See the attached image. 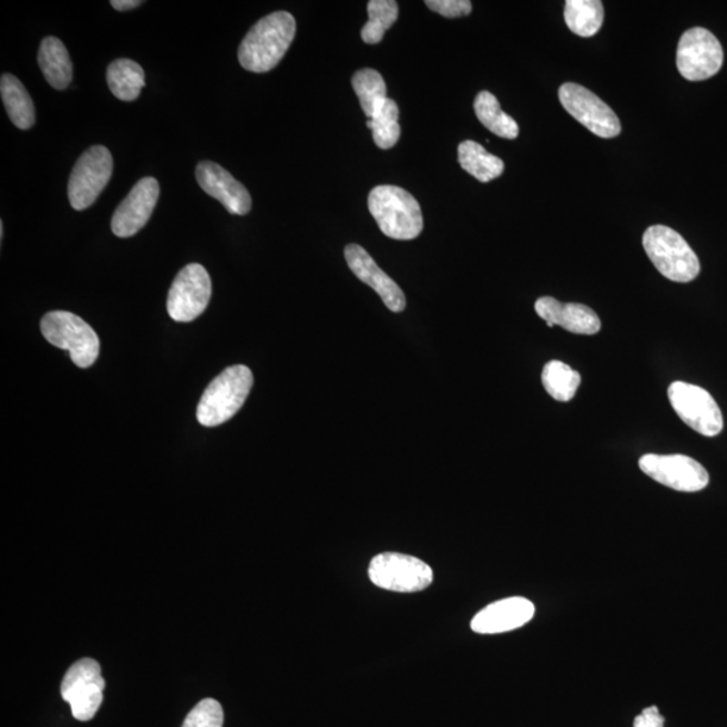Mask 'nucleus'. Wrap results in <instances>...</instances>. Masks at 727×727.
Wrapping results in <instances>:
<instances>
[{"mask_svg":"<svg viewBox=\"0 0 727 727\" xmlns=\"http://www.w3.org/2000/svg\"><path fill=\"white\" fill-rule=\"evenodd\" d=\"M297 33L290 12H273L254 24L240 43L239 62L248 72L273 71L285 58Z\"/></svg>","mask_w":727,"mask_h":727,"instance_id":"obj_1","label":"nucleus"},{"mask_svg":"<svg viewBox=\"0 0 727 727\" xmlns=\"http://www.w3.org/2000/svg\"><path fill=\"white\" fill-rule=\"evenodd\" d=\"M368 208L383 234L395 240L417 239L423 231L421 205L411 193L393 185L376 186Z\"/></svg>","mask_w":727,"mask_h":727,"instance_id":"obj_2","label":"nucleus"},{"mask_svg":"<svg viewBox=\"0 0 727 727\" xmlns=\"http://www.w3.org/2000/svg\"><path fill=\"white\" fill-rule=\"evenodd\" d=\"M254 375L246 366L225 369L206 388L197 407V421L205 428H216L234 418L246 403Z\"/></svg>","mask_w":727,"mask_h":727,"instance_id":"obj_3","label":"nucleus"},{"mask_svg":"<svg viewBox=\"0 0 727 727\" xmlns=\"http://www.w3.org/2000/svg\"><path fill=\"white\" fill-rule=\"evenodd\" d=\"M643 247L657 272L669 280L688 284L700 273L697 254L678 232L666 225H652L645 231Z\"/></svg>","mask_w":727,"mask_h":727,"instance_id":"obj_4","label":"nucleus"},{"mask_svg":"<svg viewBox=\"0 0 727 727\" xmlns=\"http://www.w3.org/2000/svg\"><path fill=\"white\" fill-rule=\"evenodd\" d=\"M41 331L54 347L68 350L78 367L90 368L96 362L99 337L83 318L69 311H50L42 318Z\"/></svg>","mask_w":727,"mask_h":727,"instance_id":"obj_5","label":"nucleus"},{"mask_svg":"<svg viewBox=\"0 0 727 727\" xmlns=\"http://www.w3.org/2000/svg\"><path fill=\"white\" fill-rule=\"evenodd\" d=\"M114 161L110 150L104 146H92L80 156L73 167L68 184V197L74 211H84L96 203L100 194L109 184Z\"/></svg>","mask_w":727,"mask_h":727,"instance_id":"obj_6","label":"nucleus"},{"mask_svg":"<svg viewBox=\"0 0 727 727\" xmlns=\"http://www.w3.org/2000/svg\"><path fill=\"white\" fill-rule=\"evenodd\" d=\"M105 682L102 667L96 661L85 657L66 670L61 685L62 699L71 706L73 717L86 723L96 716L103 704Z\"/></svg>","mask_w":727,"mask_h":727,"instance_id":"obj_7","label":"nucleus"},{"mask_svg":"<svg viewBox=\"0 0 727 727\" xmlns=\"http://www.w3.org/2000/svg\"><path fill=\"white\" fill-rule=\"evenodd\" d=\"M368 574L373 585L398 593L421 592L432 582V570L428 563L398 553L375 556Z\"/></svg>","mask_w":727,"mask_h":727,"instance_id":"obj_8","label":"nucleus"},{"mask_svg":"<svg viewBox=\"0 0 727 727\" xmlns=\"http://www.w3.org/2000/svg\"><path fill=\"white\" fill-rule=\"evenodd\" d=\"M670 406L688 428L713 438L724 430V417L716 400L705 388L675 381L668 388Z\"/></svg>","mask_w":727,"mask_h":727,"instance_id":"obj_9","label":"nucleus"},{"mask_svg":"<svg viewBox=\"0 0 727 727\" xmlns=\"http://www.w3.org/2000/svg\"><path fill=\"white\" fill-rule=\"evenodd\" d=\"M724 65V49L716 35L704 28H694L682 35L676 52V66L688 81L716 76Z\"/></svg>","mask_w":727,"mask_h":727,"instance_id":"obj_10","label":"nucleus"},{"mask_svg":"<svg viewBox=\"0 0 727 727\" xmlns=\"http://www.w3.org/2000/svg\"><path fill=\"white\" fill-rule=\"evenodd\" d=\"M212 297L208 272L197 263L182 268L167 297L168 316L177 322H192L203 315Z\"/></svg>","mask_w":727,"mask_h":727,"instance_id":"obj_11","label":"nucleus"},{"mask_svg":"<svg viewBox=\"0 0 727 727\" xmlns=\"http://www.w3.org/2000/svg\"><path fill=\"white\" fill-rule=\"evenodd\" d=\"M560 100L563 109L594 135L611 140L622 133V123L611 106L585 86L574 83L563 84Z\"/></svg>","mask_w":727,"mask_h":727,"instance_id":"obj_12","label":"nucleus"},{"mask_svg":"<svg viewBox=\"0 0 727 727\" xmlns=\"http://www.w3.org/2000/svg\"><path fill=\"white\" fill-rule=\"evenodd\" d=\"M638 467L648 478L679 492H699L708 485L707 470L687 455L645 454Z\"/></svg>","mask_w":727,"mask_h":727,"instance_id":"obj_13","label":"nucleus"},{"mask_svg":"<svg viewBox=\"0 0 727 727\" xmlns=\"http://www.w3.org/2000/svg\"><path fill=\"white\" fill-rule=\"evenodd\" d=\"M160 198V184L153 177H144L131 190L112 216L111 228L117 237L137 234L152 217Z\"/></svg>","mask_w":727,"mask_h":727,"instance_id":"obj_14","label":"nucleus"},{"mask_svg":"<svg viewBox=\"0 0 727 727\" xmlns=\"http://www.w3.org/2000/svg\"><path fill=\"white\" fill-rule=\"evenodd\" d=\"M196 178L202 190L221 202L231 215H248L253 206L250 194L224 167L211 161L199 162Z\"/></svg>","mask_w":727,"mask_h":727,"instance_id":"obj_15","label":"nucleus"},{"mask_svg":"<svg viewBox=\"0 0 727 727\" xmlns=\"http://www.w3.org/2000/svg\"><path fill=\"white\" fill-rule=\"evenodd\" d=\"M345 260L362 284L372 287L379 294L385 305L393 313H400L406 309L407 300L402 288L381 269L372 256L367 253L359 244H349L344 250Z\"/></svg>","mask_w":727,"mask_h":727,"instance_id":"obj_16","label":"nucleus"},{"mask_svg":"<svg viewBox=\"0 0 727 727\" xmlns=\"http://www.w3.org/2000/svg\"><path fill=\"white\" fill-rule=\"evenodd\" d=\"M535 616V606L523 597H511L488 605L472 620V629L480 635H496L522 628Z\"/></svg>","mask_w":727,"mask_h":727,"instance_id":"obj_17","label":"nucleus"},{"mask_svg":"<svg viewBox=\"0 0 727 727\" xmlns=\"http://www.w3.org/2000/svg\"><path fill=\"white\" fill-rule=\"evenodd\" d=\"M537 316L547 322L549 328L557 325L575 335H597L601 321L597 313L581 304H562L553 297H542L536 300Z\"/></svg>","mask_w":727,"mask_h":727,"instance_id":"obj_18","label":"nucleus"},{"mask_svg":"<svg viewBox=\"0 0 727 727\" xmlns=\"http://www.w3.org/2000/svg\"><path fill=\"white\" fill-rule=\"evenodd\" d=\"M39 64L43 76L54 90H65L73 79V68L68 50L55 37H47L41 42Z\"/></svg>","mask_w":727,"mask_h":727,"instance_id":"obj_19","label":"nucleus"},{"mask_svg":"<svg viewBox=\"0 0 727 727\" xmlns=\"http://www.w3.org/2000/svg\"><path fill=\"white\" fill-rule=\"evenodd\" d=\"M0 95H2L6 111L11 122L18 129L29 130L35 123V110L27 88L12 74H2L0 80Z\"/></svg>","mask_w":727,"mask_h":727,"instance_id":"obj_20","label":"nucleus"},{"mask_svg":"<svg viewBox=\"0 0 727 727\" xmlns=\"http://www.w3.org/2000/svg\"><path fill=\"white\" fill-rule=\"evenodd\" d=\"M459 162L463 171L480 182H491L504 173V162L489 154L484 146L474 141H465L459 146Z\"/></svg>","mask_w":727,"mask_h":727,"instance_id":"obj_21","label":"nucleus"},{"mask_svg":"<svg viewBox=\"0 0 727 727\" xmlns=\"http://www.w3.org/2000/svg\"><path fill=\"white\" fill-rule=\"evenodd\" d=\"M106 83L114 96L123 102H134L146 84L142 66L129 59L112 62L106 69Z\"/></svg>","mask_w":727,"mask_h":727,"instance_id":"obj_22","label":"nucleus"},{"mask_svg":"<svg viewBox=\"0 0 727 727\" xmlns=\"http://www.w3.org/2000/svg\"><path fill=\"white\" fill-rule=\"evenodd\" d=\"M474 111L479 121L494 135L505 140H516L519 125L515 119L501 110L499 100L491 92L482 91L474 100Z\"/></svg>","mask_w":727,"mask_h":727,"instance_id":"obj_23","label":"nucleus"},{"mask_svg":"<svg viewBox=\"0 0 727 727\" xmlns=\"http://www.w3.org/2000/svg\"><path fill=\"white\" fill-rule=\"evenodd\" d=\"M565 21L570 31L588 39L603 28L604 4L600 0H567Z\"/></svg>","mask_w":727,"mask_h":727,"instance_id":"obj_24","label":"nucleus"},{"mask_svg":"<svg viewBox=\"0 0 727 727\" xmlns=\"http://www.w3.org/2000/svg\"><path fill=\"white\" fill-rule=\"evenodd\" d=\"M581 375L567 364L553 360L545 364L542 372L544 390L557 402H570L581 386Z\"/></svg>","mask_w":727,"mask_h":727,"instance_id":"obj_25","label":"nucleus"},{"mask_svg":"<svg viewBox=\"0 0 727 727\" xmlns=\"http://www.w3.org/2000/svg\"><path fill=\"white\" fill-rule=\"evenodd\" d=\"M352 86L364 114L372 119L381 106L385 105L387 98V85L383 76L375 69H361L352 78Z\"/></svg>","mask_w":727,"mask_h":727,"instance_id":"obj_26","label":"nucleus"},{"mask_svg":"<svg viewBox=\"0 0 727 727\" xmlns=\"http://www.w3.org/2000/svg\"><path fill=\"white\" fill-rule=\"evenodd\" d=\"M399 8L393 0H371L368 3V22L361 29V39L369 45L383 41L386 31L398 21Z\"/></svg>","mask_w":727,"mask_h":727,"instance_id":"obj_27","label":"nucleus"},{"mask_svg":"<svg viewBox=\"0 0 727 727\" xmlns=\"http://www.w3.org/2000/svg\"><path fill=\"white\" fill-rule=\"evenodd\" d=\"M367 125L372 130L376 146L381 150L392 149L400 137L398 104L392 99H387L375 116L368 119Z\"/></svg>","mask_w":727,"mask_h":727,"instance_id":"obj_28","label":"nucleus"},{"mask_svg":"<svg viewBox=\"0 0 727 727\" xmlns=\"http://www.w3.org/2000/svg\"><path fill=\"white\" fill-rule=\"evenodd\" d=\"M224 711L216 699L206 698L187 714L182 727H223Z\"/></svg>","mask_w":727,"mask_h":727,"instance_id":"obj_29","label":"nucleus"},{"mask_svg":"<svg viewBox=\"0 0 727 727\" xmlns=\"http://www.w3.org/2000/svg\"><path fill=\"white\" fill-rule=\"evenodd\" d=\"M426 6L444 18L465 17L473 10L472 2L469 0H428Z\"/></svg>","mask_w":727,"mask_h":727,"instance_id":"obj_30","label":"nucleus"},{"mask_svg":"<svg viewBox=\"0 0 727 727\" xmlns=\"http://www.w3.org/2000/svg\"><path fill=\"white\" fill-rule=\"evenodd\" d=\"M666 719L662 716L659 708L656 706H651L644 708L641 716L635 718L633 727H664Z\"/></svg>","mask_w":727,"mask_h":727,"instance_id":"obj_31","label":"nucleus"},{"mask_svg":"<svg viewBox=\"0 0 727 727\" xmlns=\"http://www.w3.org/2000/svg\"><path fill=\"white\" fill-rule=\"evenodd\" d=\"M140 0H112L111 6L117 11H129L141 6Z\"/></svg>","mask_w":727,"mask_h":727,"instance_id":"obj_32","label":"nucleus"},{"mask_svg":"<svg viewBox=\"0 0 727 727\" xmlns=\"http://www.w3.org/2000/svg\"><path fill=\"white\" fill-rule=\"evenodd\" d=\"M3 236H4V229H3V222H2L0 223V237H2V240H3Z\"/></svg>","mask_w":727,"mask_h":727,"instance_id":"obj_33","label":"nucleus"}]
</instances>
